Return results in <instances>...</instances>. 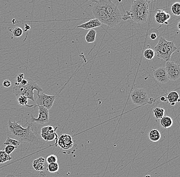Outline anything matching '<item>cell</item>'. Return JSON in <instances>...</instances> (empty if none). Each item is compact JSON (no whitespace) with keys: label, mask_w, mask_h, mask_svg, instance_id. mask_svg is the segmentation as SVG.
I'll use <instances>...</instances> for the list:
<instances>
[{"label":"cell","mask_w":180,"mask_h":177,"mask_svg":"<svg viewBox=\"0 0 180 177\" xmlns=\"http://www.w3.org/2000/svg\"><path fill=\"white\" fill-rule=\"evenodd\" d=\"M154 116L157 119H161L164 116L165 110L162 108L157 107L153 110Z\"/></svg>","instance_id":"cell-21"},{"label":"cell","mask_w":180,"mask_h":177,"mask_svg":"<svg viewBox=\"0 0 180 177\" xmlns=\"http://www.w3.org/2000/svg\"><path fill=\"white\" fill-rule=\"evenodd\" d=\"M38 116L37 118L31 115V120L32 122H35L40 124H43L49 122V110L41 106H38Z\"/></svg>","instance_id":"cell-11"},{"label":"cell","mask_w":180,"mask_h":177,"mask_svg":"<svg viewBox=\"0 0 180 177\" xmlns=\"http://www.w3.org/2000/svg\"><path fill=\"white\" fill-rule=\"evenodd\" d=\"M18 103L21 106H27L28 107H32L34 105H28V99L27 97H26L24 95H21L18 97L17 99Z\"/></svg>","instance_id":"cell-28"},{"label":"cell","mask_w":180,"mask_h":177,"mask_svg":"<svg viewBox=\"0 0 180 177\" xmlns=\"http://www.w3.org/2000/svg\"><path fill=\"white\" fill-rule=\"evenodd\" d=\"M19 122H11L10 119L8 122L6 130L8 137L16 139L21 143H33L36 139L37 131L36 127L32 124H28L27 128H23Z\"/></svg>","instance_id":"cell-1"},{"label":"cell","mask_w":180,"mask_h":177,"mask_svg":"<svg viewBox=\"0 0 180 177\" xmlns=\"http://www.w3.org/2000/svg\"><path fill=\"white\" fill-rule=\"evenodd\" d=\"M157 34L155 32H152L149 34V37L152 40H155L157 38Z\"/></svg>","instance_id":"cell-33"},{"label":"cell","mask_w":180,"mask_h":177,"mask_svg":"<svg viewBox=\"0 0 180 177\" xmlns=\"http://www.w3.org/2000/svg\"><path fill=\"white\" fill-rule=\"evenodd\" d=\"M28 80L27 79H25V78H24L23 80L22 81L21 83H20L22 85H23V86H25L26 85H27L28 84Z\"/></svg>","instance_id":"cell-34"},{"label":"cell","mask_w":180,"mask_h":177,"mask_svg":"<svg viewBox=\"0 0 180 177\" xmlns=\"http://www.w3.org/2000/svg\"><path fill=\"white\" fill-rule=\"evenodd\" d=\"M47 169L50 173H53L57 172L59 169L58 163L57 162L50 163L48 165Z\"/></svg>","instance_id":"cell-26"},{"label":"cell","mask_w":180,"mask_h":177,"mask_svg":"<svg viewBox=\"0 0 180 177\" xmlns=\"http://www.w3.org/2000/svg\"><path fill=\"white\" fill-rule=\"evenodd\" d=\"M92 2L94 3V5L92 8V11L95 19H98L102 24H103L106 25L110 27H114L115 26L112 20L106 11L98 3L97 0L92 1Z\"/></svg>","instance_id":"cell-6"},{"label":"cell","mask_w":180,"mask_h":177,"mask_svg":"<svg viewBox=\"0 0 180 177\" xmlns=\"http://www.w3.org/2000/svg\"><path fill=\"white\" fill-rule=\"evenodd\" d=\"M155 18L158 23L167 25V21L170 18V15L163 10H159L157 11L155 14Z\"/></svg>","instance_id":"cell-14"},{"label":"cell","mask_w":180,"mask_h":177,"mask_svg":"<svg viewBox=\"0 0 180 177\" xmlns=\"http://www.w3.org/2000/svg\"><path fill=\"white\" fill-rule=\"evenodd\" d=\"M15 149H16V148L14 146H11V145H7L5 148L4 151L5 152L6 154H8V155H10L15 151Z\"/></svg>","instance_id":"cell-30"},{"label":"cell","mask_w":180,"mask_h":177,"mask_svg":"<svg viewBox=\"0 0 180 177\" xmlns=\"http://www.w3.org/2000/svg\"><path fill=\"white\" fill-rule=\"evenodd\" d=\"M171 10L173 15L176 16H180V2L174 3L171 7Z\"/></svg>","instance_id":"cell-25"},{"label":"cell","mask_w":180,"mask_h":177,"mask_svg":"<svg viewBox=\"0 0 180 177\" xmlns=\"http://www.w3.org/2000/svg\"><path fill=\"white\" fill-rule=\"evenodd\" d=\"M57 144L62 149L69 150L73 146V141L70 135L63 134L58 138Z\"/></svg>","instance_id":"cell-13"},{"label":"cell","mask_w":180,"mask_h":177,"mask_svg":"<svg viewBox=\"0 0 180 177\" xmlns=\"http://www.w3.org/2000/svg\"><path fill=\"white\" fill-rule=\"evenodd\" d=\"M177 50L173 41H169L163 37H160L159 41L155 47V52L159 59L170 61L172 54Z\"/></svg>","instance_id":"cell-4"},{"label":"cell","mask_w":180,"mask_h":177,"mask_svg":"<svg viewBox=\"0 0 180 177\" xmlns=\"http://www.w3.org/2000/svg\"><path fill=\"white\" fill-rule=\"evenodd\" d=\"M153 76L158 82L161 83L165 84L167 83L169 81L165 68L164 67H160L154 70L153 71Z\"/></svg>","instance_id":"cell-12"},{"label":"cell","mask_w":180,"mask_h":177,"mask_svg":"<svg viewBox=\"0 0 180 177\" xmlns=\"http://www.w3.org/2000/svg\"><path fill=\"white\" fill-rule=\"evenodd\" d=\"M148 137L151 141L156 142L159 141L161 138V133L158 130L154 129L149 132V134H148Z\"/></svg>","instance_id":"cell-18"},{"label":"cell","mask_w":180,"mask_h":177,"mask_svg":"<svg viewBox=\"0 0 180 177\" xmlns=\"http://www.w3.org/2000/svg\"><path fill=\"white\" fill-rule=\"evenodd\" d=\"M177 28H178V29L180 31V21L179 23H178V25H177Z\"/></svg>","instance_id":"cell-37"},{"label":"cell","mask_w":180,"mask_h":177,"mask_svg":"<svg viewBox=\"0 0 180 177\" xmlns=\"http://www.w3.org/2000/svg\"><path fill=\"white\" fill-rule=\"evenodd\" d=\"M161 126L164 128H169L172 126L173 124V120L172 118L168 116H164L163 118H161L160 121Z\"/></svg>","instance_id":"cell-19"},{"label":"cell","mask_w":180,"mask_h":177,"mask_svg":"<svg viewBox=\"0 0 180 177\" xmlns=\"http://www.w3.org/2000/svg\"><path fill=\"white\" fill-rule=\"evenodd\" d=\"M56 96V95H48L44 93H40L36 99V106H41L49 110L53 106Z\"/></svg>","instance_id":"cell-9"},{"label":"cell","mask_w":180,"mask_h":177,"mask_svg":"<svg viewBox=\"0 0 180 177\" xmlns=\"http://www.w3.org/2000/svg\"><path fill=\"white\" fill-rule=\"evenodd\" d=\"M166 71L169 80L176 81L180 78V66L172 61L166 62Z\"/></svg>","instance_id":"cell-8"},{"label":"cell","mask_w":180,"mask_h":177,"mask_svg":"<svg viewBox=\"0 0 180 177\" xmlns=\"http://www.w3.org/2000/svg\"><path fill=\"white\" fill-rule=\"evenodd\" d=\"M3 86L5 87H9L11 86L10 81L9 80H5L3 82Z\"/></svg>","instance_id":"cell-32"},{"label":"cell","mask_w":180,"mask_h":177,"mask_svg":"<svg viewBox=\"0 0 180 177\" xmlns=\"http://www.w3.org/2000/svg\"><path fill=\"white\" fill-rule=\"evenodd\" d=\"M21 142L16 139H13L10 137H8L7 138L6 141H5L4 145H11L14 146L16 148H18V147L20 145Z\"/></svg>","instance_id":"cell-22"},{"label":"cell","mask_w":180,"mask_h":177,"mask_svg":"<svg viewBox=\"0 0 180 177\" xmlns=\"http://www.w3.org/2000/svg\"><path fill=\"white\" fill-rule=\"evenodd\" d=\"M97 32L94 29L90 30L85 36V39L87 43H93L95 42Z\"/></svg>","instance_id":"cell-20"},{"label":"cell","mask_w":180,"mask_h":177,"mask_svg":"<svg viewBox=\"0 0 180 177\" xmlns=\"http://www.w3.org/2000/svg\"><path fill=\"white\" fill-rule=\"evenodd\" d=\"M160 100H161V101L165 102L166 100V98H165L164 97H161L160 98Z\"/></svg>","instance_id":"cell-36"},{"label":"cell","mask_w":180,"mask_h":177,"mask_svg":"<svg viewBox=\"0 0 180 177\" xmlns=\"http://www.w3.org/2000/svg\"><path fill=\"white\" fill-rule=\"evenodd\" d=\"M132 103L137 106H142L153 102L152 99L148 97L147 93L144 89H135L130 95Z\"/></svg>","instance_id":"cell-7"},{"label":"cell","mask_w":180,"mask_h":177,"mask_svg":"<svg viewBox=\"0 0 180 177\" xmlns=\"http://www.w3.org/2000/svg\"><path fill=\"white\" fill-rule=\"evenodd\" d=\"M145 177H151L150 175H146Z\"/></svg>","instance_id":"cell-39"},{"label":"cell","mask_w":180,"mask_h":177,"mask_svg":"<svg viewBox=\"0 0 180 177\" xmlns=\"http://www.w3.org/2000/svg\"><path fill=\"white\" fill-rule=\"evenodd\" d=\"M28 84L25 86H23L20 83H15V85L13 89V92L16 97H19L21 95H24L28 98V99L31 100L33 101H35L34 97L33 91H38V95H40L41 92L43 91L41 87L39 86L34 80L30 78H27Z\"/></svg>","instance_id":"cell-3"},{"label":"cell","mask_w":180,"mask_h":177,"mask_svg":"<svg viewBox=\"0 0 180 177\" xmlns=\"http://www.w3.org/2000/svg\"><path fill=\"white\" fill-rule=\"evenodd\" d=\"M149 2L147 0L133 1L130 11L126 12L129 19L137 23H146L149 15Z\"/></svg>","instance_id":"cell-2"},{"label":"cell","mask_w":180,"mask_h":177,"mask_svg":"<svg viewBox=\"0 0 180 177\" xmlns=\"http://www.w3.org/2000/svg\"><path fill=\"white\" fill-rule=\"evenodd\" d=\"M6 177H15L14 175H11V174H9V175H7Z\"/></svg>","instance_id":"cell-38"},{"label":"cell","mask_w":180,"mask_h":177,"mask_svg":"<svg viewBox=\"0 0 180 177\" xmlns=\"http://www.w3.org/2000/svg\"><path fill=\"white\" fill-rule=\"evenodd\" d=\"M102 25L101 22L96 19H90L89 21L86 23L82 24L80 25L77 26V28H81L85 30L93 29L94 28L99 27Z\"/></svg>","instance_id":"cell-15"},{"label":"cell","mask_w":180,"mask_h":177,"mask_svg":"<svg viewBox=\"0 0 180 177\" xmlns=\"http://www.w3.org/2000/svg\"><path fill=\"white\" fill-rule=\"evenodd\" d=\"M23 33V30L21 28L16 27L13 29L12 31V36L13 37H19Z\"/></svg>","instance_id":"cell-27"},{"label":"cell","mask_w":180,"mask_h":177,"mask_svg":"<svg viewBox=\"0 0 180 177\" xmlns=\"http://www.w3.org/2000/svg\"><path fill=\"white\" fill-rule=\"evenodd\" d=\"M46 161L49 165L50 163H52L57 162L58 158H57V156L55 155L51 154L47 157L46 158Z\"/></svg>","instance_id":"cell-29"},{"label":"cell","mask_w":180,"mask_h":177,"mask_svg":"<svg viewBox=\"0 0 180 177\" xmlns=\"http://www.w3.org/2000/svg\"><path fill=\"white\" fill-rule=\"evenodd\" d=\"M167 99L170 105L173 106L177 102L180 101V95L176 91H172L168 94Z\"/></svg>","instance_id":"cell-17"},{"label":"cell","mask_w":180,"mask_h":177,"mask_svg":"<svg viewBox=\"0 0 180 177\" xmlns=\"http://www.w3.org/2000/svg\"><path fill=\"white\" fill-rule=\"evenodd\" d=\"M97 2L111 17L115 27L119 25L122 20V15L117 5L110 0H97Z\"/></svg>","instance_id":"cell-5"},{"label":"cell","mask_w":180,"mask_h":177,"mask_svg":"<svg viewBox=\"0 0 180 177\" xmlns=\"http://www.w3.org/2000/svg\"><path fill=\"white\" fill-rule=\"evenodd\" d=\"M57 129V127L54 128L52 126H48L43 127L41 129V137L46 141H52L55 139V146L56 147L58 140V136L56 133V130Z\"/></svg>","instance_id":"cell-10"},{"label":"cell","mask_w":180,"mask_h":177,"mask_svg":"<svg viewBox=\"0 0 180 177\" xmlns=\"http://www.w3.org/2000/svg\"><path fill=\"white\" fill-rule=\"evenodd\" d=\"M143 55L145 58L148 60L153 59L155 56V52L153 49L151 48L147 49L144 51Z\"/></svg>","instance_id":"cell-24"},{"label":"cell","mask_w":180,"mask_h":177,"mask_svg":"<svg viewBox=\"0 0 180 177\" xmlns=\"http://www.w3.org/2000/svg\"><path fill=\"white\" fill-rule=\"evenodd\" d=\"M26 29L24 31H29V30L30 29V27L27 24H26L25 25V27Z\"/></svg>","instance_id":"cell-35"},{"label":"cell","mask_w":180,"mask_h":177,"mask_svg":"<svg viewBox=\"0 0 180 177\" xmlns=\"http://www.w3.org/2000/svg\"><path fill=\"white\" fill-rule=\"evenodd\" d=\"M24 79V74L23 73H19L18 74L17 77V79H16V82L17 83H21L22 81Z\"/></svg>","instance_id":"cell-31"},{"label":"cell","mask_w":180,"mask_h":177,"mask_svg":"<svg viewBox=\"0 0 180 177\" xmlns=\"http://www.w3.org/2000/svg\"><path fill=\"white\" fill-rule=\"evenodd\" d=\"M44 162H45L44 158L40 157L33 161L32 166L34 169H35L36 171H42L44 170L45 168Z\"/></svg>","instance_id":"cell-16"},{"label":"cell","mask_w":180,"mask_h":177,"mask_svg":"<svg viewBox=\"0 0 180 177\" xmlns=\"http://www.w3.org/2000/svg\"><path fill=\"white\" fill-rule=\"evenodd\" d=\"M13 157L6 154L4 151H0V163H4L7 161H10Z\"/></svg>","instance_id":"cell-23"}]
</instances>
